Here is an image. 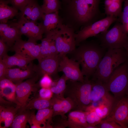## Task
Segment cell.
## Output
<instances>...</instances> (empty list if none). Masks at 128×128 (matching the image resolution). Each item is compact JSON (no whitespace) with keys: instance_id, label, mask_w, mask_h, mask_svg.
<instances>
[{"instance_id":"6da1fadb","label":"cell","mask_w":128,"mask_h":128,"mask_svg":"<svg viewBox=\"0 0 128 128\" xmlns=\"http://www.w3.org/2000/svg\"><path fill=\"white\" fill-rule=\"evenodd\" d=\"M101 0H70L61 9L63 23L75 31L103 18Z\"/></svg>"},{"instance_id":"7a4b0ae2","label":"cell","mask_w":128,"mask_h":128,"mask_svg":"<svg viewBox=\"0 0 128 128\" xmlns=\"http://www.w3.org/2000/svg\"><path fill=\"white\" fill-rule=\"evenodd\" d=\"M79 46L70 54L71 59L78 62L85 78H89L95 73L101 60L104 55L105 49L98 41L94 40L81 43Z\"/></svg>"},{"instance_id":"3957f363","label":"cell","mask_w":128,"mask_h":128,"mask_svg":"<svg viewBox=\"0 0 128 128\" xmlns=\"http://www.w3.org/2000/svg\"><path fill=\"white\" fill-rule=\"evenodd\" d=\"M92 84V81L86 78L83 82L67 80L64 95L72 102L73 110L85 111L91 105Z\"/></svg>"},{"instance_id":"277c9868","label":"cell","mask_w":128,"mask_h":128,"mask_svg":"<svg viewBox=\"0 0 128 128\" xmlns=\"http://www.w3.org/2000/svg\"><path fill=\"white\" fill-rule=\"evenodd\" d=\"M123 48L108 50L92 76V80L105 84L107 82L114 71L125 61L126 55Z\"/></svg>"},{"instance_id":"5b68a950","label":"cell","mask_w":128,"mask_h":128,"mask_svg":"<svg viewBox=\"0 0 128 128\" xmlns=\"http://www.w3.org/2000/svg\"><path fill=\"white\" fill-rule=\"evenodd\" d=\"M96 36L101 45L105 49L126 48L128 46V29L118 21L110 29Z\"/></svg>"},{"instance_id":"8992f818","label":"cell","mask_w":128,"mask_h":128,"mask_svg":"<svg viewBox=\"0 0 128 128\" xmlns=\"http://www.w3.org/2000/svg\"><path fill=\"white\" fill-rule=\"evenodd\" d=\"M108 91L118 99L128 94V64L124 63L113 72L105 84Z\"/></svg>"},{"instance_id":"52a82bcc","label":"cell","mask_w":128,"mask_h":128,"mask_svg":"<svg viewBox=\"0 0 128 128\" xmlns=\"http://www.w3.org/2000/svg\"><path fill=\"white\" fill-rule=\"evenodd\" d=\"M75 32L63 24L57 29L46 36H50L54 40L59 55L62 56L70 54L76 49Z\"/></svg>"},{"instance_id":"ba28073f","label":"cell","mask_w":128,"mask_h":128,"mask_svg":"<svg viewBox=\"0 0 128 128\" xmlns=\"http://www.w3.org/2000/svg\"><path fill=\"white\" fill-rule=\"evenodd\" d=\"M118 20V18L107 16L83 27L75 34L76 46H78L81 43L86 40L89 37L96 36L100 33L106 31L111 24Z\"/></svg>"},{"instance_id":"9c48e42d","label":"cell","mask_w":128,"mask_h":128,"mask_svg":"<svg viewBox=\"0 0 128 128\" xmlns=\"http://www.w3.org/2000/svg\"><path fill=\"white\" fill-rule=\"evenodd\" d=\"M114 99L109 114L105 119L115 122L123 128H128V97Z\"/></svg>"},{"instance_id":"30bf717a","label":"cell","mask_w":128,"mask_h":128,"mask_svg":"<svg viewBox=\"0 0 128 128\" xmlns=\"http://www.w3.org/2000/svg\"><path fill=\"white\" fill-rule=\"evenodd\" d=\"M39 76L37 74L24 81L15 84L16 99L20 110L25 109L30 95L32 92L37 90L36 82Z\"/></svg>"},{"instance_id":"8fae6325","label":"cell","mask_w":128,"mask_h":128,"mask_svg":"<svg viewBox=\"0 0 128 128\" xmlns=\"http://www.w3.org/2000/svg\"><path fill=\"white\" fill-rule=\"evenodd\" d=\"M59 56L58 72H63L68 80L79 82L84 81V78L80 69L79 63L69 59L66 55Z\"/></svg>"},{"instance_id":"7c38bea8","label":"cell","mask_w":128,"mask_h":128,"mask_svg":"<svg viewBox=\"0 0 128 128\" xmlns=\"http://www.w3.org/2000/svg\"><path fill=\"white\" fill-rule=\"evenodd\" d=\"M11 50L25 57L38 61L41 59L39 44L36 42L21 39L17 40L11 47Z\"/></svg>"},{"instance_id":"4fadbf2b","label":"cell","mask_w":128,"mask_h":128,"mask_svg":"<svg viewBox=\"0 0 128 128\" xmlns=\"http://www.w3.org/2000/svg\"><path fill=\"white\" fill-rule=\"evenodd\" d=\"M22 35H24L28 40L36 42L42 39L44 30L42 22H29L19 19L14 22Z\"/></svg>"},{"instance_id":"5bb4252c","label":"cell","mask_w":128,"mask_h":128,"mask_svg":"<svg viewBox=\"0 0 128 128\" xmlns=\"http://www.w3.org/2000/svg\"><path fill=\"white\" fill-rule=\"evenodd\" d=\"M37 74L36 65L31 62L25 69L20 68H8L5 78L16 84L22 82L24 80L32 77Z\"/></svg>"},{"instance_id":"9a60e30c","label":"cell","mask_w":128,"mask_h":128,"mask_svg":"<svg viewBox=\"0 0 128 128\" xmlns=\"http://www.w3.org/2000/svg\"><path fill=\"white\" fill-rule=\"evenodd\" d=\"M64 95L55 94L51 99V107L53 110V117L60 115L62 118L66 119L65 114L72 110L73 105L71 101Z\"/></svg>"},{"instance_id":"2e32d148","label":"cell","mask_w":128,"mask_h":128,"mask_svg":"<svg viewBox=\"0 0 128 128\" xmlns=\"http://www.w3.org/2000/svg\"><path fill=\"white\" fill-rule=\"evenodd\" d=\"M60 56L59 55L42 58L36 65L37 73L40 76L45 74L50 75L55 74L58 72Z\"/></svg>"},{"instance_id":"e0dca14e","label":"cell","mask_w":128,"mask_h":128,"mask_svg":"<svg viewBox=\"0 0 128 128\" xmlns=\"http://www.w3.org/2000/svg\"><path fill=\"white\" fill-rule=\"evenodd\" d=\"M22 35L14 22L0 23V38L9 47H12L17 40L21 39Z\"/></svg>"},{"instance_id":"ac0fdd59","label":"cell","mask_w":128,"mask_h":128,"mask_svg":"<svg viewBox=\"0 0 128 128\" xmlns=\"http://www.w3.org/2000/svg\"><path fill=\"white\" fill-rule=\"evenodd\" d=\"M44 14L41 6L36 0H31L19 13V19L26 21L36 22L41 19Z\"/></svg>"},{"instance_id":"d6986e66","label":"cell","mask_w":128,"mask_h":128,"mask_svg":"<svg viewBox=\"0 0 128 128\" xmlns=\"http://www.w3.org/2000/svg\"><path fill=\"white\" fill-rule=\"evenodd\" d=\"M59 11L48 14H44L42 22L45 35L59 28L63 23L62 18Z\"/></svg>"},{"instance_id":"ffe728a7","label":"cell","mask_w":128,"mask_h":128,"mask_svg":"<svg viewBox=\"0 0 128 128\" xmlns=\"http://www.w3.org/2000/svg\"><path fill=\"white\" fill-rule=\"evenodd\" d=\"M91 81L92 84L90 96L91 103H98L114 97L109 93L105 83L97 81Z\"/></svg>"},{"instance_id":"44dd1931","label":"cell","mask_w":128,"mask_h":128,"mask_svg":"<svg viewBox=\"0 0 128 128\" xmlns=\"http://www.w3.org/2000/svg\"><path fill=\"white\" fill-rule=\"evenodd\" d=\"M16 84L8 78L0 80V95L19 106L16 99Z\"/></svg>"},{"instance_id":"7402d4cb","label":"cell","mask_w":128,"mask_h":128,"mask_svg":"<svg viewBox=\"0 0 128 128\" xmlns=\"http://www.w3.org/2000/svg\"><path fill=\"white\" fill-rule=\"evenodd\" d=\"M68 127L72 128H87L88 124L85 111L75 110L70 112L68 116Z\"/></svg>"},{"instance_id":"603a6c76","label":"cell","mask_w":128,"mask_h":128,"mask_svg":"<svg viewBox=\"0 0 128 128\" xmlns=\"http://www.w3.org/2000/svg\"><path fill=\"white\" fill-rule=\"evenodd\" d=\"M2 59L8 68L17 66L23 69H26L28 65L33 60L16 53L11 56L7 55Z\"/></svg>"},{"instance_id":"cb8c5ba5","label":"cell","mask_w":128,"mask_h":128,"mask_svg":"<svg viewBox=\"0 0 128 128\" xmlns=\"http://www.w3.org/2000/svg\"><path fill=\"white\" fill-rule=\"evenodd\" d=\"M39 44L41 59L47 57L58 55L54 40L51 36H46Z\"/></svg>"},{"instance_id":"d4e9b609","label":"cell","mask_w":128,"mask_h":128,"mask_svg":"<svg viewBox=\"0 0 128 128\" xmlns=\"http://www.w3.org/2000/svg\"><path fill=\"white\" fill-rule=\"evenodd\" d=\"M8 4L7 0H0V23H6L9 19L19 15L18 10Z\"/></svg>"},{"instance_id":"484cf974","label":"cell","mask_w":128,"mask_h":128,"mask_svg":"<svg viewBox=\"0 0 128 128\" xmlns=\"http://www.w3.org/2000/svg\"><path fill=\"white\" fill-rule=\"evenodd\" d=\"M114 98L101 101L93 108L98 116L102 119L106 118L109 114L114 100Z\"/></svg>"},{"instance_id":"4316f807","label":"cell","mask_w":128,"mask_h":128,"mask_svg":"<svg viewBox=\"0 0 128 128\" xmlns=\"http://www.w3.org/2000/svg\"><path fill=\"white\" fill-rule=\"evenodd\" d=\"M29 110H20V112L16 114L11 127L12 128H25L32 114Z\"/></svg>"},{"instance_id":"83f0119b","label":"cell","mask_w":128,"mask_h":128,"mask_svg":"<svg viewBox=\"0 0 128 128\" xmlns=\"http://www.w3.org/2000/svg\"><path fill=\"white\" fill-rule=\"evenodd\" d=\"M53 114L52 109L48 108L38 110L36 114L35 115L33 114V116L36 122L45 128L46 126V123L50 121L53 117Z\"/></svg>"},{"instance_id":"f1b7e54d","label":"cell","mask_w":128,"mask_h":128,"mask_svg":"<svg viewBox=\"0 0 128 128\" xmlns=\"http://www.w3.org/2000/svg\"><path fill=\"white\" fill-rule=\"evenodd\" d=\"M51 99H46L40 97L38 98H35L27 103L25 109L39 110L51 107Z\"/></svg>"},{"instance_id":"f546056e","label":"cell","mask_w":128,"mask_h":128,"mask_svg":"<svg viewBox=\"0 0 128 128\" xmlns=\"http://www.w3.org/2000/svg\"><path fill=\"white\" fill-rule=\"evenodd\" d=\"M68 79L64 74L60 78L53 81L50 89L53 93L56 95H64Z\"/></svg>"},{"instance_id":"4dcf8cb0","label":"cell","mask_w":128,"mask_h":128,"mask_svg":"<svg viewBox=\"0 0 128 128\" xmlns=\"http://www.w3.org/2000/svg\"><path fill=\"white\" fill-rule=\"evenodd\" d=\"M41 6L44 14L55 12L61 8V3L59 0H43Z\"/></svg>"},{"instance_id":"1f68e13d","label":"cell","mask_w":128,"mask_h":128,"mask_svg":"<svg viewBox=\"0 0 128 128\" xmlns=\"http://www.w3.org/2000/svg\"><path fill=\"white\" fill-rule=\"evenodd\" d=\"M6 110L4 123V126L2 128H8L11 127L15 116L20 107L17 105L16 107L13 106L5 107Z\"/></svg>"},{"instance_id":"d6a6232c","label":"cell","mask_w":128,"mask_h":128,"mask_svg":"<svg viewBox=\"0 0 128 128\" xmlns=\"http://www.w3.org/2000/svg\"><path fill=\"white\" fill-rule=\"evenodd\" d=\"M125 0L114 2L110 6L105 9V13L107 16L119 18L122 12L123 2Z\"/></svg>"},{"instance_id":"836d02e7","label":"cell","mask_w":128,"mask_h":128,"mask_svg":"<svg viewBox=\"0 0 128 128\" xmlns=\"http://www.w3.org/2000/svg\"><path fill=\"white\" fill-rule=\"evenodd\" d=\"M87 121L89 125L96 126L102 120L94 110L93 105H91L85 111Z\"/></svg>"},{"instance_id":"e575fe53","label":"cell","mask_w":128,"mask_h":128,"mask_svg":"<svg viewBox=\"0 0 128 128\" xmlns=\"http://www.w3.org/2000/svg\"><path fill=\"white\" fill-rule=\"evenodd\" d=\"M123 10L118 21L122 23L128 29V0H125Z\"/></svg>"},{"instance_id":"d590c367","label":"cell","mask_w":128,"mask_h":128,"mask_svg":"<svg viewBox=\"0 0 128 128\" xmlns=\"http://www.w3.org/2000/svg\"><path fill=\"white\" fill-rule=\"evenodd\" d=\"M98 128H123L115 122L104 119L96 125Z\"/></svg>"},{"instance_id":"8d00e7d4","label":"cell","mask_w":128,"mask_h":128,"mask_svg":"<svg viewBox=\"0 0 128 128\" xmlns=\"http://www.w3.org/2000/svg\"><path fill=\"white\" fill-rule=\"evenodd\" d=\"M31 0H7L9 4L18 10L22 11Z\"/></svg>"},{"instance_id":"74e56055","label":"cell","mask_w":128,"mask_h":128,"mask_svg":"<svg viewBox=\"0 0 128 128\" xmlns=\"http://www.w3.org/2000/svg\"><path fill=\"white\" fill-rule=\"evenodd\" d=\"M53 82L50 76L45 74L42 76L39 82V84L41 87L50 88Z\"/></svg>"},{"instance_id":"f35d334b","label":"cell","mask_w":128,"mask_h":128,"mask_svg":"<svg viewBox=\"0 0 128 128\" xmlns=\"http://www.w3.org/2000/svg\"><path fill=\"white\" fill-rule=\"evenodd\" d=\"M53 94L50 88L41 87L39 91V97L46 99H50L53 95Z\"/></svg>"},{"instance_id":"ab89813d","label":"cell","mask_w":128,"mask_h":128,"mask_svg":"<svg viewBox=\"0 0 128 128\" xmlns=\"http://www.w3.org/2000/svg\"><path fill=\"white\" fill-rule=\"evenodd\" d=\"M9 47L5 42L1 38L0 39V58H2L7 55V51Z\"/></svg>"},{"instance_id":"60d3db41","label":"cell","mask_w":128,"mask_h":128,"mask_svg":"<svg viewBox=\"0 0 128 128\" xmlns=\"http://www.w3.org/2000/svg\"><path fill=\"white\" fill-rule=\"evenodd\" d=\"M8 68L2 59L0 58V80L5 78V74Z\"/></svg>"},{"instance_id":"b9f144b4","label":"cell","mask_w":128,"mask_h":128,"mask_svg":"<svg viewBox=\"0 0 128 128\" xmlns=\"http://www.w3.org/2000/svg\"><path fill=\"white\" fill-rule=\"evenodd\" d=\"M6 110L5 107L0 105V125L4 122L5 115Z\"/></svg>"},{"instance_id":"7bdbcfd3","label":"cell","mask_w":128,"mask_h":128,"mask_svg":"<svg viewBox=\"0 0 128 128\" xmlns=\"http://www.w3.org/2000/svg\"><path fill=\"white\" fill-rule=\"evenodd\" d=\"M114 2L112 0H105V8H106L111 5Z\"/></svg>"},{"instance_id":"ee69618b","label":"cell","mask_w":128,"mask_h":128,"mask_svg":"<svg viewBox=\"0 0 128 128\" xmlns=\"http://www.w3.org/2000/svg\"><path fill=\"white\" fill-rule=\"evenodd\" d=\"M70 0H62L63 5H65L67 4L70 1Z\"/></svg>"},{"instance_id":"f6af8a7d","label":"cell","mask_w":128,"mask_h":128,"mask_svg":"<svg viewBox=\"0 0 128 128\" xmlns=\"http://www.w3.org/2000/svg\"><path fill=\"white\" fill-rule=\"evenodd\" d=\"M121 0H112L113 2L117 1H118Z\"/></svg>"},{"instance_id":"bcb514c9","label":"cell","mask_w":128,"mask_h":128,"mask_svg":"<svg viewBox=\"0 0 128 128\" xmlns=\"http://www.w3.org/2000/svg\"><path fill=\"white\" fill-rule=\"evenodd\" d=\"M128 50V46L126 48Z\"/></svg>"},{"instance_id":"7dc6e473","label":"cell","mask_w":128,"mask_h":128,"mask_svg":"<svg viewBox=\"0 0 128 128\" xmlns=\"http://www.w3.org/2000/svg\"><path fill=\"white\" fill-rule=\"evenodd\" d=\"M127 96H128V95H127Z\"/></svg>"},{"instance_id":"c3c4849f","label":"cell","mask_w":128,"mask_h":128,"mask_svg":"<svg viewBox=\"0 0 128 128\" xmlns=\"http://www.w3.org/2000/svg\"></svg>"},{"instance_id":"681fc988","label":"cell","mask_w":128,"mask_h":128,"mask_svg":"<svg viewBox=\"0 0 128 128\" xmlns=\"http://www.w3.org/2000/svg\"></svg>"}]
</instances>
